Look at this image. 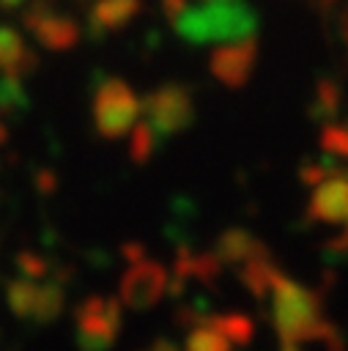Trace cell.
I'll list each match as a JSON object with an SVG mask.
<instances>
[{"label":"cell","mask_w":348,"mask_h":351,"mask_svg":"<svg viewBox=\"0 0 348 351\" xmlns=\"http://www.w3.org/2000/svg\"><path fill=\"white\" fill-rule=\"evenodd\" d=\"M142 351H181L173 340H167V337H159V340H153L148 348H142Z\"/></svg>","instance_id":"d4e9b609"},{"label":"cell","mask_w":348,"mask_h":351,"mask_svg":"<svg viewBox=\"0 0 348 351\" xmlns=\"http://www.w3.org/2000/svg\"><path fill=\"white\" fill-rule=\"evenodd\" d=\"M142 112V101L121 77H99L93 88V126L104 140H121Z\"/></svg>","instance_id":"3957f363"},{"label":"cell","mask_w":348,"mask_h":351,"mask_svg":"<svg viewBox=\"0 0 348 351\" xmlns=\"http://www.w3.org/2000/svg\"><path fill=\"white\" fill-rule=\"evenodd\" d=\"M121 302L115 296L88 293L74 304V343L79 351H107L121 335Z\"/></svg>","instance_id":"277c9868"},{"label":"cell","mask_w":348,"mask_h":351,"mask_svg":"<svg viewBox=\"0 0 348 351\" xmlns=\"http://www.w3.org/2000/svg\"><path fill=\"white\" fill-rule=\"evenodd\" d=\"M340 36H343V41L348 44V5H345L343 14H340Z\"/></svg>","instance_id":"484cf974"},{"label":"cell","mask_w":348,"mask_h":351,"mask_svg":"<svg viewBox=\"0 0 348 351\" xmlns=\"http://www.w3.org/2000/svg\"><path fill=\"white\" fill-rule=\"evenodd\" d=\"M36 296H38V280H30V277H11L5 282V304L8 310L22 318V321H30L33 315V307H36Z\"/></svg>","instance_id":"e0dca14e"},{"label":"cell","mask_w":348,"mask_h":351,"mask_svg":"<svg viewBox=\"0 0 348 351\" xmlns=\"http://www.w3.org/2000/svg\"><path fill=\"white\" fill-rule=\"evenodd\" d=\"M25 0H0V8L3 11H14V8H19Z\"/></svg>","instance_id":"83f0119b"},{"label":"cell","mask_w":348,"mask_h":351,"mask_svg":"<svg viewBox=\"0 0 348 351\" xmlns=\"http://www.w3.org/2000/svg\"><path fill=\"white\" fill-rule=\"evenodd\" d=\"M25 110H30V96L22 85L19 77L11 74H0V118L3 115H22Z\"/></svg>","instance_id":"ac0fdd59"},{"label":"cell","mask_w":348,"mask_h":351,"mask_svg":"<svg viewBox=\"0 0 348 351\" xmlns=\"http://www.w3.org/2000/svg\"><path fill=\"white\" fill-rule=\"evenodd\" d=\"M269 293H271V321L279 343H296V346L312 340L321 343L326 332L334 326L323 315L321 293L290 280L279 266H274L271 271Z\"/></svg>","instance_id":"6da1fadb"},{"label":"cell","mask_w":348,"mask_h":351,"mask_svg":"<svg viewBox=\"0 0 348 351\" xmlns=\"http://www.w3.org/2000/svg\"><path fill=\"white\" fill-rule=\"evenodd\" d=\"M186 351H233V343L208 324H197L186 337Z\"/></svg>","instance_id":"44dd1931"},{"label":"cell","mask_w":348,"mask_h":351,"mask_svg":"<svg viewBox=\"0 0 348 351\" xmlns=\"http://www.w3.org/2000/svg\"><path fill=\"white\" fill-rule=\"evenodd\" d=\"M22 25L49 52H69L77 47V41L82 36L79 22L69 14L55 11L52 0H33L30 8L22 14Z\"/></svg>","instance_id":"8992f818"},{"label":"cell","mask_w":348,"mask_h":351,"mask_svg":"<svg viewBox=\"0 0 348 351\" xmlns=\"http://www.w3.org/2000/svg\"><path fill=\"white\" fill-rule=\"evenodd\" d=\"M63 307H66V285L58 280L38 282V296H36V307H33L30 321L36 326H47V324L60 318Z\"/></svg>","instance_id":"5bb4252c"},{"label":"cell","mask_w":348,"mask_h":351,"mask_svg":"<svg viewBox=\"0 0 348 351\" xmlns=\"http://www.w3.org/2000/svg\"><path fill=\"white\" fill-rule=\"evenodd\" d=\"M307 219L348 228V170L345 167L323 178L321 184H315L312 197L307 203Z\"/></svg>","instance_id":"9c48e42d"},{"label":"cell","mask_w":348,"mask_h":351,"mask_svg":"<svg viewBox=\"0 0 348 351\" xmlns=\"http://www.w3.org/2000/svg\"><path fill=\"white\" fill-rule=\"evenodd\" d=\"M321 151L337 162H348V123H323L321 129V140H318Z\"/></svg>","instance_id":"d6986e66"},{"label":"cell","mask_w":348,"mask_h":351,"mask_svg":"<svg viewBox=\"0 0 348 351\" xmlns=\"http://www.w3.org/2000/svg\"><path fill=\"white\" fill-rule=\"evenodd\" d=\"M167 282H170V274H167L164 263L142 255V258L132 261L126 266V271L121 274V304H126L129 310H137V313L151 310L167 293Z\"/></svg>","instance_id":"52a82bcc"},{"label":"cell","mask_w":348,"mask_h":351,"mask_svg":"<svg viewBox=\"0 0 348 351\" xmlns=\"http://www.w3.org/2000/svg\"><path fill=\"white\" fill-rule=\"evenodd\" d=\"M0 195H3V192H0Z\"/></svg>","instance_id":"f546056e"},{"label":"cell","mask_w":348,"mask_h":351,"mask_svg":"<svg viewBox=\"0 0 348 351\" xmlns=\"http://www.w3.org/2000/svg\"><path fill=\"white\" fill-rule=\"evenodd\" d=\"M142 11V0H96L90 5L88 33L90 38L101 41L107 33L126 27Z\"/></svg>","instance_id":"30bf717a"},{"label":"cell","mask_w":348,"mask_h":351,"mask_svg":"<svg viewBox=\"0 0 348 351\" xmlns=\"http://www.w3.org/2000/svg\"><path fill=\"white\" fill-rule=\"evenodd\" d=\"M8 140H11L8 123H5V121H0V148H3V145H8Z\"/></svg>","instance_id":"4316f807"},{"label":"cell","mask_w":348,"mask_h":351,"mask_svg":"<svg viewBox=\"0 0 348 351\" xmlns=\"http://www.w3.org/2000/svg\"><path fill=\"white\" fill-rule=\"evenodd\" d=\"M186 0H162V14L167 16V22H173L175 16H181L186 11Z\"/></svg>","instance_id":"cb8c5ba5"},{"label":"cell","mask_w":348,"mask_h":351,"mask_svg":"<svg viewBox=\"0 0 348 351\" xmlns=\"http://www.w3.org/2000/svg\"><path fill=\"white\" fill-rule=\"evenodd\" d=\"M38 69V55L25 44L16 27L0 25V74L30 77Z\"/></svg>","instance_id":"8fae6325"},{"label":"cell","mask_w":348,"mask_h":351,"mask_svg":"<svg viewBox=\"0 0 348 351\" xmlns=\"http://www.w3.org/2000/svg\"><path fill=\"white\" fill-rule=\"evenodd\" d=\"M269 247L260 241V239H255L249 230H244V228H227V230H222L219 233V239H216V258L227 266V263H244V261H249L252 255H260V252H266Z\"/></svg>","instance_id":"7c38bea8"},{"label":"cell","mask_w":348,"mask_h":351,"mask_svg":"<svg viewBox=\"0 0 348 351\" xmlns=\"http://www.w3.org/2000/svg\"><path fill=\"white\" fill-rule=\"evenodd\" d=\"M170 25L186 44H230L255 36L258 11L247 0H203L200 5H186Z\"/></svg>","instance_id":"7a4b0ae2"},{"label":"cell","mask_w":348,"mask_h":351,"mask_svg":"<svg viewBox=\"0 0 348 351\" xmlns=\"http://www.w3.org/2000/svg\"><path fill=\"white\" fill-rule=\"evenodd\" d=\"M14 263H16L19 274L30 277V280H44L47 274H52V261L41 252H33V250H19Z\"/></svg>","instance_id":"7402d4cb"},{"label":"cell","mask_w":348,"mask_h":351,"mask_svg":"<svg viewBox=\"0 0 348 351\" xmlns=\"http://www.w3.org/2000/svg\"><path fill=\"white\" fill-rule=\"evenodd\" d=\"M33 186H36V192H38L41 197H52L55 189H58V176H55V170L38 167L36 176H33Z\"/></svg>","instance_id":"603a6c76"},{"label":"cell","mask_w":348,"mask_h":351,"mask_svg":"<svg viewBox=\"0 0 348 351\" xmlns=\"http://www.w3.org/2000/svg\"><path fill=\"white\" fill-rule=\"evenodd\" d=\"M203 324H208L211 329L225 335L233 346H249L255 337V324L244 313H211Z\"/></svg>","instance_id":"2e32d148"},{"label":"cell","mask_w":348,"mask_h":351,"mask_svg":"<svg viewBox=\"0 0 348 351\" xmlns=\"http://www.w3.org/2000/svg\"><path fill=\"white\" fill-rule=\"evenodd\" d=\"M343 107V88L334 77H321L315 82V93H312V104H310V115L318 123H332L337 118Z\"/></svg>","instance_id":"9a60e30c"},{"label":"cell","mask_w":348,"mask_h":351,"mask_svg":"<svg viewBox=\"0 0 348 351\" xmlns=\"http://www.w3.org/2000/svg\"><path fill=\"white\" fill-rule=\"evenodd\" d=\"M279 351H301L296 343H279Z\"/></svg>","instance_id":"f1b7e54d"},{"label":"cell","mask_w":348,"mask_h":351,"mask_svg":"<svg viewBox=\"0 0 348 351\" xmlns=\"http://www.w3.org/2000/svg\"><path fill=\"white\" fill-rule=\"evenodd\" d=\"M162 140L153 134V129L145 123V121H140L134 129H132V140H129V156H132V162L134 165H145L153 154H156V145H159Z\"/></svg>","instance_id":"ffe728a7"},{"label":"cell","mask_w":348,"mask_h":351,"mask_svg":"<svg viewBox=\"0 0 348 351\" xmlns=\"http://www.w3.org/2000/svg\"><path fill=\"white\" fill-rule=\"evenodd\" d=\"M274 261H271V252H260V255H252L249 261H244L238 266V280L241 285L255 296V299H263L271 288V271H274Z\"/></svg>","instance_id":"4fadbf2b"},{"label":"cell","mask_w":348,"mask_h":351,"mask_svg":"<svg viewBox=\"0 0 348 351\" xmlns=\"http://www.w3.org/2000/svg\"><path fill=\"white\" fill-rule=\"evenodd\" d=\"M255 63H258V38L249 36V38L216 47L208 58V71L225 88L238 90L249 82V77L255 71Z\"/></svg>","instance_id":"ba28073f"},{"label":"cell","mask_w":348,"mask_h":351,"mask_svg":"<svg viewBox=\"0 0 348 351\" xmlns=\"http://www.w3.org/2000/svg\"><path fill=\"white\" fill-rule=\"evenodd\" d=\"M142 112H145V123L153 129L159 140L178 134L195 123L192 90L181 82H164L142 99Z\"/></svg>","instance_id":"5b68a950"}]
</instances>
